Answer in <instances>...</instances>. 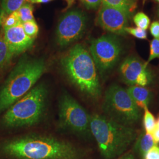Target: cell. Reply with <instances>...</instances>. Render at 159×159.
<instances>
[{
  "instance_id": "32",
  "label": "cell",
  "mask_w": 159,
  "mask_h": 159,
  "mask_svg": "<svg viewBox=\"0 0 159 159\" xmlns=\"http://www.w3.org/2000/svg\"><path fill=\"white\" fill-rule=\"evenodd\" d=\"M155 2H157V3H159V0H153Z\"/></svg>"
},
{
  "instance_id": "2",
  "label": "cell",
  "mask_w": 159,
  "mask_h": 159,
  "mask_svg": "<svg viewBox=\"0 0 159 159\" xmlns=\"http://www.w3.org/2000/svg\"><path fill=\"white\" fill-rule=\"evenodd\" d=\"M64 73L80 91L93 99L102 95L97 69L90 51L85 46L77 44L60 59Z\"/></svg>"
},
{
  "instance_id": "24",
  "label": "cell",
  "mask_w": 159,
  "mask_h": 159,
  "mask_svg": "<svg viewBox=\"0 0 159 159\" xmlns=\"http://www.w3.org/2000/svg\"><path fill=\"white\" fill-rule=\"evenodd\" d=\"M126 33L131 34L134 37L140 40H146L148 39V33L146 30L138 27H127L125 29Z\"/></svg>"
},
{
  "instance_id": "26",
  "label": "cell",
  "mask_w": 159,
  "mask_h": 159,
  "mask_svg": "<svg viewBox=\"0 0 159 159\" xmlns=\"http://www.w3.org/2000/svg\"><path fill=\"white\" fill-rule=\"evenodd\" d=\"M143 159H159V146L155 145L144 154Z\"/></svg>"
},
{
  "instance_id": "35",
  "label": "cell",
  "mask_w": 159,
  "mask_h": 159,
  "mask_svg": "<svg viewBox=\"0 0 159 159\" xmlns=\"http://www.w3.org/2000/svg\"><path fill=\"white\" fill-rule=\"evenodd\" d=\"M1 10H0V15H1ZM0 27H1V25H0ZM1 28H2V27H1Z\"/></svg>"
},
{
  "instance_id": "3",
  "label": "cell",
  "mask_w": 159,
  "mask_h": 159,
  "mask_svg": "<svg viewBox=\"0 0 159 159\" xmlns=\"http://www.w3.org/2000/svg\"><path fill=\"white\" fill-rule=\"evenodd\" d=\"M90 127L104 159H118L138 136L137 131L131 126L120 124L98 114L90 116Z\"/></svg>"
},
{
  "instance_id": "9",
  "label": "cell",
  "mask_w": 159,
  "mask_h": 159,
  "mask_svg": "<svg viewBox=\"0 0 159 159\" xmlns=\"http://www.w3.org/2000/svg\"><path fill=\"white\" fill-rule=\"evenodd\" d=\"M87 19L84 12L72 10L61 18L56 29V41L60 47H66L80 40L85 33Z\"/></svg>"
},
{
  "instance_id": "1",
  "label": "cell",
  "mask_w": 159,
  "mask_h": 159,
  "mask_svg": "<svg viewBox=\"0 0 159 159\" xmlns=\"http://www.w3.org/2000/svg\"><path fill=\"white\" fill-rule=\"evenodd\" d=\"M3 153L14 159H83L84 153L72 143L54 137L30 134L4 143Z\"/></svg>"
},
{
  "instance_id": "27",
  "label": "cell",
  "mask_w": 159,
  "mask_h": 159,
  "mask_svg": "<svg viewBox=\"0 0 159 159\" xmlns=\"http://www.w3.org/2000/svg\"><path fill=\"white\" fill-rule=\"evenodd\" d=\"M150 31L151 34L154 37V39H159V21H155L152 23Z\"/></svg>"
},
{
  "instance_id": "25",
  "label": "cell",
  "mask_w": 159,
  "mask_h": 159,
  "mask_svg": "<svg viewBox=\"0 0 159 159\" xmlns=\"http://www.w3.org/2000/svg\"><path fill=\"white\" fill-rule=\"evenodd\" d=\"M88 10H97L102 6V0H80Z\"/></svg>"
},
{
  "instance_id": "4",
  "label": "cell",
  "mask_w": 159,
  "mask_h": 159,
  "mask_svg": "<svg viewBox=\"0 0 159 159\" xmlns=\"http://www.w3.org/2000/svg\"><path fill=\"white\" fill-rule=\"evenodd\" d=\"M46 68L43 59L21 58L0 90V112L7 110L27 94L44 74Z\"/></svg>"
},
{
  "instance_id": "7",
  "label": "cell",
  "mask_w": 159,
  "mask_h": 159,
  "mask_svg": "<svg viewBox=\"0 0 159 159\" xmlns=\"http://www.w3.org/2000/svg\"><path fill=\"white\" fill-rule=\"evenodd\" d=\"M58 117L60 125L63 129L81 136L88 137L91 135L90 116L68 94H64L60 97Z\"/></svg>"
},
{
  "instance_id": "21",
  "label": "cell",
  "mask_w": 159,
  "mask_h": 159,
  "mask_svg": "<svg viewBox=\"0 0 159 159\" xmlns=\"http://www.w3.org/2000/svg\"><path fill=\"white\" fill-rule=\"evenodd\" d=\"M133 22L137 27L147 30L150 24V20L149 17L143 12H139L133 18Z\"/></svg>"
},
{
  "instance_id": "23",
  "label": "cell",
  "mask_w": 159,
  "mask_h": 159,
  "mask_svg": "<svg viewBox=\"0 0 159 159\" xmlns=\"http://www.w3.org/2000/svg\"><path fill=\"white\" fill-rule=\"evenodd\" d=\"M155 58H159V39H153L150 42V55L146 62V64L148 65Z\"/></svg>"
},
{
  "instance_id": "19",
  "label": "cell",
  "mask_w": 159,
  "mask_h": 159,
  "mask_svg": "<svg viewBox=\"0 0 159 159\" xmlns=\"http://www.w3.org/2000/svg\"><path fill=\"white\" fill-rule=\"evenodd\" d=\"M26 0H1V10L7 14L17 11Z\"/></svg>"
},
{
  "instance_id": "18",
  "label": "cell",
  "mask_w": 159,
  "mask_h": 159,
  "mask_svg": "<svg viewBox=\"0 0 159 159\" xmlns=\"http://www.w3.org/2000/svg\"><path fill=\"white\" fill-rule=\"evenodd\" d=\"M16 11L22 24L35 20L33 15L34 7L29 2H25Z\"/></svg>"
},
{
  "instance_id": "14",
  "label": "cell",
  "mask_w": 159,
  "mask_h": 159,
  "mask_svg": "<svg viewBox=\"0 0 159 159\" xmlns=\"http://www.w3.org/2000/svg\"><path fill=\"white\" fill-rule=\"evenodd\" d=\"M134 145V152L143 157L149 149L157 145L154 142L152 134L142 131L137 137Z\"/></svg>"
},
{
  "instance_id": "8",
  "label": "cell",
  "mask_w": 159,
  "mask_h": 159,
  "mask_svg": "<svg viewBox=\"0 0 159 159\" xmlns=\"http://www.w3.org/2000/svg\"><path fill=\"white\" fill-rule=\"evenodd\" d=\"M122 50L121 41L117 35L107 34L92 40L89 51L97 69L104 75L118 63Z\"/></svg>"
},
{
  "instance_id": "5",
  "label": "cell",
  "mask_w": 159,
  "mask_h": 159,
  "mask_svg": "<svg viewBox=\"0 0 159 159\" xmlns=\"http://www.w3.org/2000/svg\"><path fill=\"white\" fill-rule=\"evenodd\" d=\"M47 90L41 84L34 87L6 111L2 123L7 127L30 126L42 118L46 108Z\"/></svg>"
},
{
  "instance_id": "30",
  "label": "cell",
  "mask_w": 159,
  "mask_h": 159,
  "mask_svg": "<svg viewBox=\"0 0 159 159\" xmlns=\"http://www.w3.org/2000/svg\"><path fill=\"white\" fill-rule=\"evenodd\" d=\"M117 159H135V158H134V154L130 152V153L124 154Z\"/></svg>"
},
{
  "instance_id": "22",
  "label": "cell",
  "mask_w": 159,
  "mask_h": 159,
  "mask_svg": "<svg viewBox=\"0 0 159 159\" xmlns=\"http://www.w3.org/2000/svg\"><path fill=\"white\" fill-rule=\"evenodd\" d=\"M24 32L30 38L35 39L38 35L39 27L35 20H31L22 24Z\"/></svg>"
},
{
  "instance_id": "33",
  "label": "cell",
  "mask_w": 159,
  "mask_h": 159,
  "mask_svg": "<svg viewBox=\"0 0 159 159\" xmlns=\"http://www.w3.org/2000/svg\"><path fill=\"white\" fill-rule=\"evenodd\" d=\"M157 14H158V16L159 17V8H158V11H157Z\"/></svg>"
},
{
  "instance_id": "34",
  "label": "cell",
  "mask_w": 159,
  "mask_h": 159,
  "mask_svg": "<svg viewBox=\"0 0 159 159\" xmlns=\"http://www.w3.org/2000/svg\"><path fill=\"white\" fill-rule=\"evenodd\" d=\"M131 1H134V2H136L137 0H131Z\"/></svg>"
},
{
  "instance_id": "11",
  "label": "cell",
  "mask_w": 159,
  "mask_h": 159,
  "mask_svg": "<svg viewBox=\"0 0 159 159\" xmlns=\"http://www.w3.org/2000/svg\"><path fill=\"white\" fill-rule=\"evenodd\" d=\"M129 17L125 12L113 7L102 5L96 18V24L114 35H124Z\"/></svg>"
},
{
  "instance_id": "13",
  "label": "cell",
  "mask_w": 159,
  "mask_h": 159,
  "mask_svg": "<svg viewBox=\"0 0 159 159\" xmlns=\"http://www.w3.org/2000/svg\"><path fill=\"white\" fill-rule=\"evenodd\" d=\"M127 91L137 106L142 110L148 107L153 96L152 92L146 87L132 85L127 89Z\"/></svg>"
},
{
  "instance_id": "16",
  "label": "cell",
  "mask_w": 159,
  "mask_h": 159,
  "mask_svg": "<svg viewBox=\"0 0 159 159\" xmlns=\"http://www.w3.org/2000/svg\"><path fill=\"white\" fill-rule=\"evenodd\" d=\"M4 36V30L0 27V71L6 67L12 59Z\"/></svg>"
},
{
  "instance_id": "20",
  "label": "cell",
  "mask_w": 159,
  "mask_h": 159,
  "mask_svg": "<svg viewBox=\"0 0 159 159\" xmlns=\"http://www.w3.org/2000/svg\"><path fill=\"white\" fill-rule=\"evenodd\" d=\"M144 113L143 123L144 131L146 133L152 134L156 127V120L153 114L149 111L148 107L144 108Z\"/></svg>"
},
{
  "instance_id": "17",
  "label": "cell",
  "mask_w": 159,
  "mask_h": 159,
  "mask_svg": "<svg viewBox=\"0 0 159 159\" xmlns=\"http://www.w3.org/2000/svg\"><path fill=\"white\" fill-rule=\"evenodd\" d=\"M21 24H22V23L18 17L17 11L7 14L1 10L0 15V25L2 29L10 28Z\"/></svg>"
},
{
  "instance_id": "29",
  "label": "cell",
  "mask_w": 159,
  "mask_h": 159,
  "mask_svg": "<svg viewBox=\"0 0 159 159\" xmlns=\"http://www.w3.org/2000/svg\"><path fill=\"white\" fill-rule=\"evenodd\" d=\"M152 135L153 139L154 142L156 144H159V129L156 127L154 130L153 133H152Z\"/></svg>"
},
{
  "instance_id": "6",
  "label": "cell",
  "mask_w": 159,
  "mask_h": 159,
  "mask_svg": "<svg viewBox=\"0 0 159 159\" xmlns=\"http://www.w3.org/2000/svg\"><path fill=\"white\" fill-rule=\"evenodd\" d=\"M102 108L109 119L127 126L134 125L142 117L140 109L127 90L117 84L110 85L105 92Z\"/></svg>"
},
{
  "instance_id": "12",
  "label": "cell",
  "mask_w": 159,
  "mask_h": 159,
  "mask_svg": "<svg viewBox=\"0 0 159 159\" xmlns=\"http://www.w3.org/2000/svg\"><path fill=\"white\" fill-rule=\"evenodd\" d=\"M3 30L4 39L13 57L27 50L34 43V39L25 34L22 24Z\"/></svg>"
},
{
  "instance_id": "10",
  "label": "cell",
  "mask_w": 159,
  "mask_h": 159,
  "mask_svg": "<svg viewBox=\"0 0 159 159\" xmlns=\"http://www.w3.org/2000/svg\"><path fill=\"white\" fill-rule=\"evenodd\" d=\"M119 74L121 81L130 86L146 87L153 81V75L148 64L136 57L125 58L120 66Z\"/></svg>"
},
{
  "instance_id": "15",
  "label": "cell",
  "mask_w": 159,
  "mask_h": 159,
  "mask_svg": "<svg viewBox=\"0 0 159 159\" xmlns=\"http://www.w3.org/2000/svg\"><path fill=\"white\" fill-rule=\"evenodd\" d=\"M102 5L113 7L125 12L129 18L137 8L136 2L131 0H102Z\"/></svg>"
},
{
  "instance_id": "31",
  "label": "cell",
  "mask_w": 159,
  "mask_h": 159,
  "mask_svg": "<svg viewBox=\"0 0 159 159\" xmlns=\"http://www.w3.org/2000/svg\"><path fill=\"white\" fill-rule=\"evenodd\" d=\"M156 127L159 129V117L157 120H156Z\"/></svg>"
},
{
  "instance_id": "28",
  "label": "cell",
  "mask_w": 159,
  "mask_h": 159,
  "mask_svg": "<svg viewBox=\"0 0 159 159\" xmlns=\"http://www.w3.org/2000/svg\"><path fill=\"white\" fill-rule=\"evenodd\" d=\"M27 2L33 4H44V3H48L54 0H26ZM68 4V6H70L74 2V0H64Z\"/></svg>"
}]
</instances>
